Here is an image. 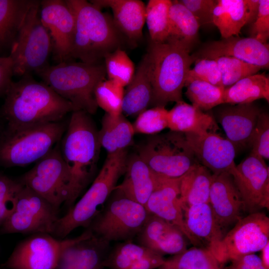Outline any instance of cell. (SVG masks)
<instances>
[{"label": "cell", "instance_id": "obj_19", "mask_svg": "<svg viewBox=\"0 0 269 269\" xmlns=\"http://www.w3.org/2000/svg\"><path fill=\"white\" fill-rule=\"evenodd\" d=\"M198 58H212L229 56L246 62L269 69V45L252 37L232 36L226 38L207 43L195 54Z\"/></svg>", "mask_w": 269, "mask_h": 269}, {"label": "cell", "instance_id": "obj_40", "mask_svg": "<svg viewBox=\"0 0 269 269\" xmlns=\"http://www.w3.org/2000/svg\"><path fill=\"white\" fill-rule=\"evenodd\" d=\"M211 59L218 64L224 89L244 78L257 74L261 69L259 66L233 57L220 56Z\"/></svg>", "mask_w": 269, "mask_h": 269}, {"label": "cell", "instance_id": "obj_3", "mask_svg": "<svg viewBox=\"0 0 269 269\" xmlns=\"http://www.w3.org/2000/svg\"><path fill=\"white\" fill-rule=\"evenodd\" d=\"M65 1L76 21L70 61L77 59L84 63H101L107 54L122 49L125 37L116 27L112 15L102 12L90 1Z\"/></svg>", "mask_w": 269, "mask_h": 269}, {"label": "cell", "instance_id": "obj_34", "mask_svg": "<svg viewBox=\"0 0 269 269\" xmlns=\"http://www.w3.org/2000/svg\"><path fill=\"white\" fill-rule=\"evenodd\" d=\"M260 99L269 102V78L264 74L244 78L224 91L223 104H248Z\"/></svg>", "mask_w": 269, "mask_h": 269}, {"label": "cell", "instance_id": "obj_20", "mask_svg": "<svg viewBox=\"0 0 269 269\" xmlns=\"http://www.w3.org/2000/svg\"><path fill=\"white\" fill-rule=\"evenodd\" d=\"M208 203L223 231L234 225L246 211L240 194L229 173L213 174Z\"/></svg>", "mask_w": 269, "mask_h": 269}, {"label": "cell", "instance_id": "obj_16", "mask_svg": "<svg viewBox=\"0 0 269 269\" xmlns=\"http://www.w3.org/2000/svg\"><path fill=\"white\" fill-rule=\"evenodd\" d=\"M40 10L41 22L51 38L54 59L58 63L70 61L76 24L72 10L63 0H41Z\"/></svg>", "mask_w": 269, "mask_h": 269}, {"label": "cell", "instance_id": "obj_25", "mask_svg": "<svg viewBox=\"0 0 269 269\" xmlns=\"http://www.w3.org/2000/svg\"><path fill=\"white\" fill-rule=\"evenodd\" d=\"M100 9L110 7L114 22L130 42L138 41L142 36L145 22V5L140 0H93L90 1Z\"/></svg>", "mask_w": 269, "mask_h": 269}, {"label": "cell", "instance_id": "obj_50", "mask_svg": "<svg viewBox=\"0 0 269 269\" xmlns=\"http://www.w3.org/2000/svg\"><path fill=\"white\" fill-rule=\"evenodd\" d=\"M232 266L237 269H267L261 258L254 253L247 254L232 261Z\"/></svg>", "mask_w": 269, "mask_h": 269}, {"label": "cell", "instance_id": "obj_13", "mask_svg": "<svg viewBox=\"0 0 269 269\" xmlns=\"http://www.w3.org/2000/svg\"><path fill=\"white\" fill-rule=\"evenodd\" d=\"M269 242V218L263 212L242 217L221 241L216 258L222 265L242 256L261 251Z\"/></svg>", "mask_w": 269, "mask_h": 269}, {"label": "cell", "instance_id": "obj_8", "mask_svg": "<svg viewBox=\"0 0 269 269\" xmlns=\"http://www.w3.org/2000/svg\"><path fill=\"white\" fill-rule=\"evenodd\" d=\"M87 228L95 236L111 243L133 241L149 213L142 205L115 189Z\"/></svg>", "mask_w": 269, "mask_h": 269}, {"label": "cell", "instance_id": "obj_52", "mask_svg": "<svg viewBox=\"0 0 269 269\" xmlns=\"http://www.w3.org/2000/svg\"><path fill=\"white\" fill-rule=\"evenodd\" d=\"M1 118H2L1 114H0V119H1ZM4 131H1L0 130V136L1 135V134H2V133Z\"/></svg>", "mask_w": 269, "mask_h": 269}, {"label": "cell", "instance_id": "obj_42", "mask_svg": "<svg viewBox=\"0 0 269 269\" xmlns=\"http://www.w3.org/2000/svg\"><path fill=\"white\" fill-rule=\"evenodd\" d=\"M168 111L165 107L146 109L137 116L134 124L135 133L153 135L168 128Z\"/></svg>", "mask_w": 269, "mask_h": 269}, {"label": "cell", "instance_id": "obj_38", "mask_svg": "<svg viewBox=\"0 0 269 269\" xmlns=\"http://www.w3.org/2000/svg\"><path fill=\"white\" fill-rule=\"evenodd\" d=\"M110 243L93 234L79 243L75 269H104Z\"/></svg>", "mask_w": 269, "mask_h": 269}, {"label": "cell", "instance_id": "obj_28", "mask_svg": "<svg viewBox=\"0 0 269 269\" xmlns=\"http://www.w3.org/2000/svg\"><path fill=\"white\" fill-rule=\"evenodd\" d=\"M152 99V88L146 53L141 58L132 80L124 90L122 114L137 116L151 105Z\"/></svg>", "mask_w": 269, "mask_h": 269}, {"label": "cell", "instance_id": "obj_14", "mask_svg": "<svg viewBox=\"0 0 269 269\" xmlns=\"http://www.w3.org/2000/svg\"><path fill=\"white\" fill-rule=\"evenodd\" d=\"M77 238L61 240L47 233L31 234L17 245L4 266L9 269H54L63 250Z\"/></svg>", "mask_w": 269, "mask_h": 269}, {"label": "cell", "instance_id": "obj_44", "mask_svg": "<svg viewBox=\"0 0 269 269\" xmlns=\"http://www.w3.org/2000/svg\"><path fill=\"white\" fill-rule=\"evenodd\" d=\"M194 62V66L190 69L186 78L200 80L223 87L221 72L218 63L214 59L198 58Z\"/></svg>", "mask_w": 269, "mask_h": 269}, {"label": "cell", "instance_id": "obj_5", "mask_svg": "<svg viewBox=\"0 0 269 269\" xmlns=\"http://www.w3.org/2000/svg\"><path fill=\"white\" fill-rule=\"evenodd\" d=\"M36 74L57 94L70 102L75 111H84L90 115L97 112L94 91L97 85L105 79L104 62L65 61L48 65Z\"/></svg>", "mask_w": 269, "mask_h": 269}, {"label": "cell", "instance_id": "obj_35", "mask_svg": "<svg viewBox=\"0 0 269 269\" xmlns=\"http://www.w3.org/2000/svg\"><path fill=\"white\" fill-rule=\"evenodd\" d=\"M221 265L206 248L194 247L165 260L158 269H221Z\"/></svg>", "mask_w": 269, "mask_h": 269}, {"label": "cell", "instance_id": "obj_47", "mask_svg": "<svg viewBox=\"0 0 269 269\" xmlns=\"http://www.w3.org/2000/svg\"><path fill=\"white\" fill-rule=\"evenodd\" d=\"M92 234L91 230L87 229L74 242L65 247L62 251L54 269H75L78 252L79 243L82 239Z\"/></svg>", "mask_w": 269, "mask_h": 269}, {"label": "cell", "instance_id": "obj_45", "mask_svg": "<svg viewBox=\"0 0 269 269\" xmlns=\"http://www.w3.org/2000/svg\"><path fill=\"white\" fill-rule=\"evenodd\" d=\"M250 37L267 43L269 38V0H259L256 17L250 23Z\"/></svg>", "mask_w": 269, "mask_h": 269}, {"label": "cell", "instance_id": "obj_32", "mask_svg": "<svg viewBox=\"0 0 269 269\" xmlns=\"http://www.w3.org/2000/svg\"><path fill=\"white\" fill-rule=\"evenodd\" d=\"M213 174L197 163L192 166L180 181V201L182 208L208 203Z\"/></svg>", "mask_w": 269, "mask_h": 269}, {"label": "cell", "instance_id": "obj_53", "mask_svg": "<svg viewBox=\"0 0 269 269\" xmlns=\"http://www.w3.org/2000/svg\"><path fill=\"white\" fill-rule=\"evenodd\" d=\"M229 269H237L231 266V267H230Z\"/></svg>", "mask_w": 269, "mask_h": 269}, {"label": "cell", "instance_id": "obj_49", "mask_svg": "<svg viewBox=\"0 0 269 269\" xmlns=\"http://www.w3.org/2000/svg\"><path fill=\"white\" fill-rule=\"evenodd\" d=\"M20 182L6 176L0 174V201H12L14 199Z\"/></svg>", "mask_w": 269, "mask_h": 269}, {"label": "cell", "instance_id": "obj_30", "mask_svg": "<svg viewBox=\"0 0 269 269\" xmlns=\"http://www.w3.org/2000/svg\"><path fill=\"white\" fill-rule=\"evenodd\" d=\"M200 27L196 18L184 5L178 0H172L169 36L166 41L175 43L190 53L198 42Z\"/></svg>", "mask_w": 269, "mask_h": 269}, {"label": "cell", "instance_id": "obj_2", "mask_svg": "<svg viewBox=\"0 0 269 269\" xmlns=\"http://www.w3.org/2000/svg\"><path fill=\"white\" fill-rule=\"evenodd\" d=\"M98 132L90 114L82 110L71 113L60 141V153L70 177L69 196L65 204L69 208L95 178L101 148Z\"/></svg>", "mask_w": 269, "mask_h": 269}, {"label": "cell", "instance_id": "obj_12", "mask_svg": "<svg viewBox=\"0 0 269 269\" xmlns=\"http://www.w3.org/2000/svg\"><path fill=\"white\" fill-rule=\"evenodd\" d=\"M60 141L18 179L58 211L68 199L70 181L69 171L60 153Z\"/></svg>", "mask_w": 269, "mask_h": 269}, {"label": "cell", "instance_id": "obj_24", "mask_svg": "<svg viewBox=\"0 0 269 269\" xmlns=\"http://www.w3.org/2000/svg\"><path fill=\"white\" fill-rule=\"evenodd\" d=\"M182 209L185 223L189 233L215 257L225 235L209 204H196Z\"/></svg>", "mask_w": 269, "mask_h": 269}, {"label": "cell", "instance_id": "obj_10", "mask_svg": "<svg viewBox=\"0 0 269 269\" xmlns=\"http://www.w3.org/2000/svg\"><path fill=\"white\" fill-rule=\"evenodd\" d=\"M137 154L155 173L169 178L180 177L199 163L185 134L172 131L148 137Z\"/></svg>", "mask_w": 269, "mask_h": 269}, {"label": "cell", "instance_id": "obj_48", "mask_svg": "<svg viewBox=\"0 0 269 269\" xmlns=\"http://www.w3.org/2000/svg\"><path fill=\"white\" fill-rule=\"evenodd\" d=\"M13 75V61L11 57L0 56V96L6 93L12 82Z\"/></svg>", "mask_w": 269, "mask_h": 269}, {"label": "cell", "instance_id": "obj_23", "mask_svg": "<svg viewBox=\"0 0 269 269\" xmlns=\"http://www.w3.org/2000/svg\"><path fill=\"white\" fill-rule=\"evenodd\" d=\"M259 0H217L213 24L222 38L238 36L242 28L255 19Z\"/></svg>", "mask_w": 269, "mask_h": 269}, {"label": "cell", "instance_id": "obj_7", "mask_svg": "<svg viewBox=\"0 0 269 269\" xmlns=\"http://www.w3.org/2000/svg\"><path fill=\"white\" fill-rule=\"evenodd\" d=\"M68 123L63 120L16 131L0 136V163L24 166L46 155L62 137Z\"/></svg>", "mask_w": 269, "mask_h": 269}, {"label": "cell", "instance_id": "obj_37", "mask_svg": "<svg viewBox=\"0 0 269 269\" xmlns=\"http://www.w3.org/2000/svg\"><path fill=\"white\" fill-rule=\"evenodd\" d=\"M170 0H149L145 6L146 22L150 41L161 43L169 36Z\"/></svg>", "mask_w": 269, "mask_h": 269}, {"label": "cell", "instance_id": "obj_51", "mask_svg": "<svg viewBox=\"0 0 269 269\" xmlns=\"http://www.w3.org/2000/svg\"><path fill=\"white\" fill-rule=\"evenodd\" d=\"M262 252L261 259L264 267L269 269V242L261 250Z\"/></svg>", "mask_w": 269, "mask_h": 269}, {"label": "cell", "instance_id": "obj_36", "mask_svg": "<svg viewBox=\"0 0 269 269\" xmlns=\"http://www.w3.org/2000/svg\"><path fill=\"white\" fill-rule=\"evenodd\" d=\"M184 87L185 95L192 105L202 111L223 104V87L191 78H186Z\"/></svg>", "mask_w": 269, "mask_h": 269}, {"label": "cell", "instance_id": "obj_39", "mask_svg": "<svg viewBox=\"0 0 269 269\" xmlns=\"http://www.w3.org/2000/svg\"><path fill=\"white\" fill-rule=\"evenodd\" d=\"M104 61L108 80L123 87L130 83L135 70L133 62L125 51L118 49L107 54Z\"/></svg>", "mask_w": 269, "mask_h": 269}, {"label": "cell", "instance_id": "obj_43", "mask_svg": "<svg viewBox=\"0 0 269 269\" xmlns=\"http://www.w3.org/2000/svg\"><path fill=\"white\" fill-rule=\"evenodd\" d=\"M250 145L251 152L263 158H269V116L261 112L254 130Z\"/></svg>", "mask_w": 269, "mask_h": 269}, {"label": "cell", "instance_id": "obj_9", "mask_svg": "<svg viewBox=\"0 0 269 269\" xmlns=\"http://www.w3.org/2000/svg\"><path fill=\"white\" fill-rule=\"evenodd\" d=\"M40 3L36 0L29 8L11 48L13 75L36 73L49 65L52 43L40 19Z\"/></svg>", "mask_w": 269, "mask_h": 269}, {"label": "cell", "instance_id": "obj_11", "mask_svg": "<svg viewBox=\"0 0 269 269\" xmlns=\"http://www.w3.org/2000/svg\"><path fill=\"white\" fill-rule=\"evenodd\" d=\"M20 183L15 195L14 210L0 225V232L52 235L59 218L58 211L42 197Z\"/></svg>", "mask_w": 269, "mask_h": 269}, {"label": "cell", "instance_id": "obj_4", "mask_svg": "<svg viewBox=\"0 0 269 269\" xmlns=\"http://www.w3.org/2000/svg\"><path fill=\"white\" fill-rule=\"evenodd\" d=\"M152 88L151 105L165 107L183 101L182 89L193 56L180 45L166 41L149 42L146 52Z\"/></svg>", "mask_w": 269, "mask_h": 269}, {"label": "cell", "instance_id": "obj_46", "mask_svg": "<svg viewBox=\"0 0 269 269\" xmlns=\"http://www.w3.org/2000/svg\"><path fill=\"white\" fill-rule=\"evenodd\" d=\"M179 1L191 12L200 26H208L213 24V11L217 3V0Z\"/></svg>", "mask_w": 269, "mask_h": 269}, {"label": "cell", "instance_id": "obj_26", "mask_svg": "<svg viewBox=\"0 0 269 269\" xmlns=\"http://www.w3.org/2000/svg\"><path fill=\"white\" fill-rule=\"evenodd\" d=\"M125 177L115 189L144 207L156 183V174L137 153L128 156Z\"/></svg>", "mask_w": 269, "mask_h": 269}, {"label": "cell", "instance_id": "obj_17", "mask_svg": "<svg viewBox=\"0 0 269 269\" xmlns=\"http://www.w3.org/2000/svg\"><path fill=\"white\" fill-rule=\"evenodd\" d=\"M180 177L169 178L156 174L154 188L145 208L149 213L178 227L194 247L205 248L189 233L185 225L180 201Z\"/></svg>", "mask_w": 269, "mask_h": 269}, {"label": "cell", "instance_id": "obj_15", "mask_svg": "<svg viewBox=\"0 0 269 269\" xmlns=\"http://www.w3.org/2000/svg\"><path fill=\"white\" fill-rule=\"evenodd\" d=\"M229 173L250 213L269 208V169L262 157L251 152Z\"/></svg>", "mask_w": 269, "mask_h": 269}, {"label": "cell", "instance_id": "obj_1", "mask_svg": "<svg viewBox=\"0 0 269 269\" xmlns=\"http://www.w3.org/2000/svg\"><path fill=\"white\" fill-rule=\"evenodd\" d=\"M1 115L8 131H16L63 120L75 111L73 105L30 74L12 82L5 94Z\"/></svg>", "mask_w": 269, "mask_h": 269}, {"label": "cell", "instance_id": "obj_22", "mask_svg": "<svg viewBox=\"0 0 269 269\" xmlns=\"http://www.w3.org/2000/svg\"><path fill=\"white\" fill-rule=\"evenodd\" d=\"M135 239L137 244L162 255H175L187 249V238L178 227L150 213Z\"/></svg>", "mask_w": 269, "mask_h": 269}, {"label": "cell", "instance_id": "obj_31", "mask_svg": "<svg viewBox=\"0 0 269 269\" xmlns=\"http://www.w3.org/2000/svg\"><path fill=\"white\" fill-rule=\"evenodd\" d=\"M134 134L133 125L122 113L112 116L105 113L98 132L101 147L108 153L126 150L133 143Z\"/></svg>", "mask_w": 269, "mask_h": 269}, {"label": "cell", "instance_id": "obj_29", "mask_svg": "<svg viewBox=\"0 0 269 269\" xmlns=\"http://www.w3.org/2000/svg\"><path fill=\"white\" fill-rule=\"evenodd\" d=\"M168 128L182 133L215 132L219 127L213 116L181 101L168 111Z\"/></svg>", "mask_w": 269, "mask_h": 269}, {"label": "cell", "instance_id": "obj_27", "mask_svg": "<svg viewBox=\"0 0 269 269\" xmlns=\"http://www.w3.org/2000/svg\"><path fill=\"white\" fill-rule=\"evenodd\" d=\"M165 260L163 255L127 241L118 244L110 250L104 267L109 269H155Z\"/></svg>", "mask_w": 269, "mask_h": 269}, {"label": "cell", "instance_id": "obj_33", "mask_svg": "<svg viewBox=\"0 0 269 269\" xmlns=\"http://www.w3.org/2000/svg\"><path fill=\"white\" fill-rule=\"evenodd\" d=\"M36 0H0V52L11 48L24 18Z\"/></svg>", "mask_w": 269, "mask_h": 269}, {"label": "cell", "instance_id": "obj_21", "mask_svg": "<svg viewBox=\"0 0 269 269\" xmlns=\"http://www.w3.org/2000/svg\"><path fill=\"white\" fill-rule=\"evenodd\" d=\"M221 105L216 109L213 117L221 125L227 138L236 147L250 145L262 111L253 103Z\"/></svg>", "mask_w": 269, "mask_h": 269}, {"label": "cell", "instance_id": "obj_18", "mask_svg": "<svg viewBox=\"0 0 269 269\" xmlns=\"http://www.w3.org/2000/svg\"><path fill=\"white\" fill-rule=\"evenodd\" d=\"M198 162L213 174L229 173L236 165V147L215 132L185 134Z\"/></svg>", "mask_w": 269, "mask_h": 269}, {"label": "cell", "instance_id": "obj_6", "mask_svg": "<svg viewBox=\"0 0 269 269\" xmlns=\"http://www.w3.org/2000/svg\"><path fill=\"white\" fill-rule=\"evenodd\" d=\"M128 156L127 150L108 153L90 188L64 216L58 219L52 236L63 239L74 229L89 226L99 208L107 202L124 174Z\"/></svg>", "mask_w": 269, "mask_h": 269}, {"label": "cell", "instance_id": "obj_41", "mask_svg": "<svg viewBox=\"0 0 269 269\" xmlns=\"http://www.w3.org/2000/svg\"><path fill=\"white\" fill-rule=\"evenodd\" d=\"M124 94V87L105 79L97 85L94 91L98 106L112 116H118L122 113Z\"/></svg>", "mask_w": 269, "mask_h": 269}]
</instances>
